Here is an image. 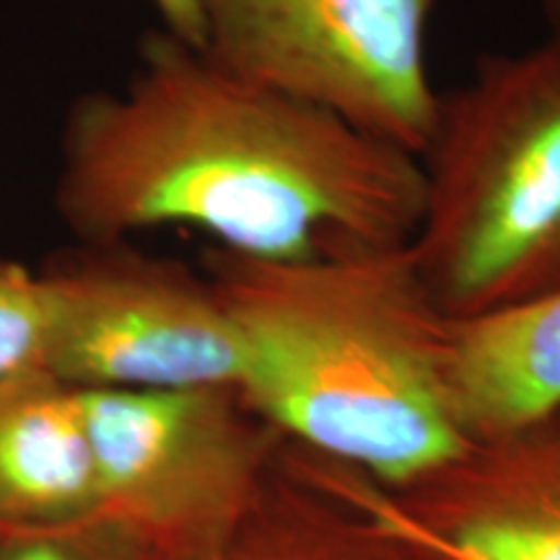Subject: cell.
<instances>
[{
  "label": "cell",
  "mask_w": 560,
  "mask_h": 560,
  "mask_svg": "<svg viewBox=\"0 0 560 560\" xmlns=\"http://www.w3.org/2000/svg\"><path fill=\"white\" fill-rule=\"evenodd\" d=\"M55 213L79 242L187 226L257 260L405 247L423 213L416 153L156 30L122 89L70 104Z\"/></svg>",
  "instance_id": "obj_1"
},
{
  "label": "cell",
  "mask_w": 560,
  "mask_h": 560,
  "mask_svg": "<svg viewBox=\"0 0 560 560\" xmlns=\"http://www.w3.org/2000/svg\"><path fill=\"white\" fill-rule=\"evenodd\" d=\"M202 265L242 340L236 389L280 436L382 488L467 450L450 384L454 319L410 244L291 262L210 247Z\"/></svg>",
  "instance_id": "obj_2"
},
{
  "label": "cell",
  "mask_w": 560,
  "mask_h": 560,
  "mask_svg": "<svg viewBox=\"0 0 560 560\" xmlns=\"http://www.w3.org/2000/svg\"><path fill=\"white\" fill-rule=\"evenodd\" d=\"M418 276L450 319L560 291V37L475 60L420 151Z\"/></svg>",
  "instance_id": "obj_3"
},
{
  "label": "cell",
  "mask_w": 560,
  "mask_h": 560,
  "mask_svg": "<svg viewBox=\"0 0 560 560\" xmlns=\"http://www.w3.org/2000/svg\"><path fill=\"white\" fill-rule=\"evenodd\" d=\"M100 511L145 560H195L268 482L285 436L236 387L83 389Z\"/></svg>",
  "instance_id": "obj_4"
},
{
  "label": "cell",
  "mask_w": 560,
  "mask_h": 560,
  "mask_svg": "<svg viewBox=\"0 0 560 560\" xmlns=\"http://www.w3.org/2000/svg\"><path fill=\"white\" fill-rule=\"evenodd\" d=\"M436 3L200 0V50L420 156L441 94L429 68Z\"/></svg>",
  "instance_id": "obj_5"
},
{
  "label": "cell",
  "mask_w": 560,
  "mask_h": 560,
  "mask_svg": "<svg viewBox=\"0 0 560 560\" xmlns=\"http://www.w3.org/2000/svg\"><path fill=\"white\" fill-rule=\"evenodd\" d=\"M37 272L58 380L81 389L240 387V332L206 272L128 240L79 242Z\"/></svg>",
  "instance_id": "obj_6"
},
{
  "label": "cell",
  "mask_w": 560,
  "mask_h": 560,
  "mask_svg": "<svg viewBox=\"0 0 560 560\" xmlns=\"http://www.w3.org/2000/svg\"><path fill=\"white\" fill-rule=\"evenodd\" d=\"M382 495L439 560H560V416L470 441Z\"/></svg>",
  "instance_id": "obj_7"
},
{
  "label": "cell",
  "mask_w": 560,
  "mask_h": 560,
  "mask_svg": "<svg viewBox=\"0 0 560 560\" xmlns=\"http://www.w3.org/2000/svg\"><path fill=\"white\" fill-rule=\"evenodd\" d=\"M195 560H439L397 522L382 488L285 439L226 540Z\"/></svg>",
  "instance_id": "obj_8"
},
{
  "label": "cell",
  "mask_w": 560,
  "mask_h": 560,
  "mask_svg": "<svg viewBox=\"0 0 560 560\" xmlns=\"http://www.w3.org/2000/svg\"><path fill=\"white\" fill-rule=\"evenodd\" d=\"M83 389L50 371L0 387V527H55L100 511Z\"/></svg>",
  "instance_id": "obj_9"
},
{
  "label": "cell",
  "mask_w": 560,
  "mask_h": 560,
  "mask_svg": "<svg viewBox=\"0 0 560 560\" xmlns=\"http://www.w3.org/2000/svg\"><path fill=\"white\" fill-rule=\"evenodd\" d=\"M452 405L467 439H493L560 412V291L454 319Z\"/></svg>",
  "instance_id": "obj_10"
},
{
  "label": "cell",
  "mask_w": 560,
  "mask_h": 560,
  "mask_svg": "<svg viewBox=\"0 0 560 560\" xmlns=\"http://www.w3.org/2000/svg\"><path fill=\"white\" fill-rule=\"evenodd\" d=\"M39 371H50V310L39 272L0 260V387Z\"/></svg>",
  "instance_id": "obj_11"
},
{
  "label": "cell",
  "mask_w": 560,
  "mask_h": 560,
  "mask_svg": "<svg viewBox=\"0 0 560 560\" xmlns=\"http://www.w3.org/2000/svg\"><path fill=\"white\" fill-rule=\"evenodd\" d=\"M0 560H145L125 532L96 511L55 527H0Z\"/></svg>",
  "instance_id": "obj_12"
},
{
  "label": "cell",
  "mask_w": 560,
  "mask_h": 560,
  "mask_svg": "<svg viewBox=\"0 0 560 560\" xmlns=\"http://www.w3.org/2000/svg\"><path fill=\"white\" fill-rule=\"evenodd\" d=\"M161 19V30L185 39L187 45L202 47L200 0H151Z\"/></svg>",
  "instance_id": "obj_13"
},
{
  "label": "cell",
  "mask_w": 560,
  "mask_h": 560,
  "mask_svg": "<svg viewBox=\"0 0 560 560\" xmlns=\"http://www.w3.org/2000/svg\"><path fill=\"white\" fill-rule=\"evenodd\" d=\"M542 19L548 34L560 37V0H542Z\"/></svg>",
  "instance_id": "obj_14"
},
{
  "label": "cell",
  "mask_w": 560,
  "mask_h": 560,
  "mask_svg": "<svg viewBox=\"0 0 560 560\" xmlns=\"http://www.w3.org/2000/svg\"><path fill=\"white\" fill-rule=\"evenodd\" d=\"M558 416H560V412H558Z\"/></svg>",
  "instance_id": "obj_15"
}]
</instances>
